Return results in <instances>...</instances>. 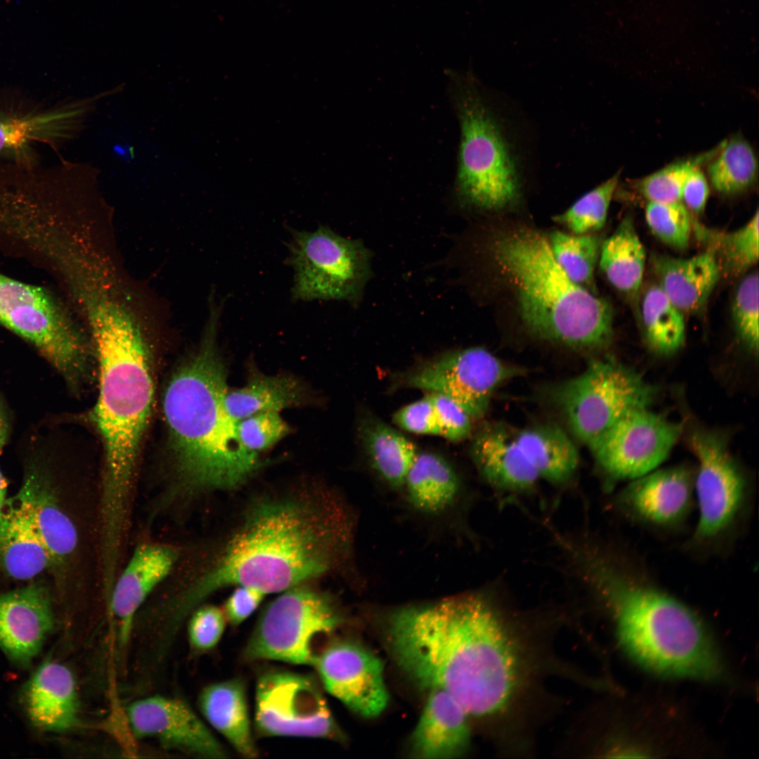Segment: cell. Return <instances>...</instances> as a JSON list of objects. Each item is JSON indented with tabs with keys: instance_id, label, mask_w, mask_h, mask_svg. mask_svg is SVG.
<instances>
[{
	"instance_id": "1",
	"label": "cell",
	"mask_w": 759,
	"mask_h": 759,
	"mask_svg": "<svg viewBox=\"0 0 759 759\" xmlns=\"http://www.w3.org/2000/svg\"><path fill=\"white\" fill-rule=\"evenodd\" d=\"M387 635L406 675L423 688L448 693L468 715L495 713L513 693L517 662L512 642L476 596L401 609L390 617Z\"/></svg>"
},
{
	"instance_id": "2",
	"label": "cell",
	"mask_w": 759,
	"mask_h": 759,
	"mask_svg": "<svg viewBox=\"0 0 759 759\" xmlns=\"http://www.w3.org/2000/svg\"><path fill=\"white\" fill-rule=\"evenodd\" d=\"M347 522L332 500L310 494L259 500L203 573L174 600L183 618L212 593L236 585L283 592L331 571L348 542Z\"/></svg>"
},
{
	"instance_id": "3",
	"label": "cell",
	"mask_w": 759,
	"mask_h": 759,
	"mask_svg": "<svg viewBox=\"0 0 759 759\" xmlns=\"http://www.w3.org/2000/svg\"><path fill=\"white\" fill-rule=\"evenodd\" d=\"M221 309L210 306L201 342L174 372L164 393L177 486L187 495L242 485L263 466L247 450L225 410L227 370L216 344Z\"/></svg>"
},
{
	"instance_id": "4",
	"label": "cell",
	"mask_w": 759,
	"mask_h": 759,
	"mask_svg": "<svg viewBox=\"0 0 759 759\" xmlns=\"http://www.w3.org/2000/svg\"><path fill=\"white\" fill-rule=\"evenodd\" d=\"M453 97L460 129L455 190L484 212L517 208L536 180L533 130L511 98L472 75L458 76Z\"/></svg>"
},
{
	"instance_id": "5",
	"label": "cell",
	"mask_w": 759,
	"mask_h": 759,
	"mask_svg": "<svg viewBox=\"0 0 759 759\" xmlns=\"http://www.w3.org/2000/svg\"><path fill=\"white\" fill-rule=\"evenodd\" d=\"M99 370L91 413L104 448L100 507L122 514L131 506L140 444L152 408L154 387L141 320L90 332Z\"/></svg>"
},
{
	"instance_id": "6",
	"label": "cell",
	"mask_w": 759,
	"mask_h": 759,
	"mask_svg": "<svg viewBox=\"0 0 759 759\" xmlns=\"http://www.w3.org/2000/svg\"><path fill=\"white\" fill-rule=\"evenodd\" d=\"M492 249L497 264L512 284L520 317L535 336L584 351L611 344V305L568 278L543 233L531 228H514L497 236Z\"/></svg>"
},
{
	"instance_id": "7",
	"label": "cell",
	"mask_w": 759,
	"mask_h": 759,
	"mask_svg": "<svg viewBox=\"0 0 759 759\" xmlns=\"http://www.w3.org/2000/svg\"><path fill=\"white\" fill-rule=\"evenodd\" d=\"M595 579L614 618L624 651L660 675L716 680L724 667L702 621L667 593L600 564Z\"/></svg>"
},
{
	"instance_id": "8",
	"label": "cell",
	"mask_w": 759,
	"mask_h": 759,
	"mask_svg": "<svg viewBox=\"0 0 759 759\" xmlns=\"http://www.w3.org/2000/svg\"><path fill=\"white\" fill-rule=\"evenodd\" d=\"M342 623L326 595L302 584L282 592L260 615L244 650L247 661L313 666L322 642Z\"/></svg>"
},
{
	"instance_id": "9",
	"label": "cell",
	"mask_w": 759,
	"mask_h": 759,
	"mask_svg": "<svg viewBox=\"0 0 759 759\" xmlns=\"http://www.w3.org/2000/svg\"><path fill=\"white\" fill-rule=\"evenodd\" d=\"M657 394L636 371L604 358L559 384L554 398L572 433L589 446L624 416L649 408Z\"/></svg>"
},
{
	"instance_id": "10",
	"label": "cell",
	"mask_w": 759,
	"mask_h": 759,
	"mask_svg": "<svg viewBox=\"0 0 759 759\" xmlns=\"http://www.w3.org/2000/svg\"><path fill=\"white\" fill-rule=\"evenodd\" d=\"M0 323L33 344L70 383L87 377L86 338L41 287L0 274Z\"/></svg>"
},
{
	"instance_id": "11",
	"label": "cell",
	"mask_w": 759,
	"mask_h": 759,
	"mask_svg": "<svg viewBox=\"0 0 759 759\" xmlns=\"http://www.w3.org/2000/svg\"><path fill=\"white\" fill-rule=\"evenodd\" d=\"M287 263L294 270L296 300L358 301L371 275L370 251L327 227L292 231Z\"/></svg>"
},
{
	"instance_id": "12",
	"label": "cell",
	"mask_w": 759,
	"mask_h": 759,
	"mask_svg": "<svg viewBox=\"0 0 759 759\" xmlns=\"http://www.w3.org/2000/svg\"><path fill=\"white\" fill-rule=\"evenodd\" d=\"M254 721L266 737L344 738L317 682L291 671L269 670L259 677Z\"/></svg>"
},
{
	"instance_id": "13",
	"label": "cell",
	"mask_w": 759,
	"mask_h": 759,
	"mask_svg": "<svg viewBox=\"0 0 759 759\" xmlns=\"http://www.w3.org/2000/svg\"><path fill=\"white\" fill-rule=\"evenodd\" d=\"M522 368L508 365L481 347L444 353L407 374L406 386L443 395L461 406L472 419L488 411L495 389L523 375Z\"/></svg>"
},
{
	"instance_id": "14",
	"label": "cell",
	"mask_w": 759,
	"mask_h": 759,
	"mask_svg": "<svg viewBox=\"0 0 759 759\" xmlns=\"http://www.w3.org/2000/svg\"><path fill=\"white\" fill-rule=\"evenodd\" d=\"M682 429L681 423L645 408L624 416L588 447L610 478L635 479L666 459Z\"/></svg>"
},
{
	"instance_id": "15",
	"label": "cell",
	"mask_w": 759,
	"mask_h": 759,
	"mask_svg": "<svg viewBox=\"0 0 759 759\" xmlns=\"http://www.w3.org/2000/svg\"><path fill=\"white\" fill-rule=\"evenodd\" d=\"M689 439L699 463L695 484L699 518L695 535L706 540L722 532L734 519L744 501L746 483L720 433L697 428Z\"/></svg>"
},
{
	"instance_id": "16",
	"label": "cell",
	"mask_w": 759,
	"mask_h": 759,
	"mask_svg": "<svg viewBox=\"0 0 759 759\" xmlns=\"http://www.w3.org/2000/svg\"><path fill=\"white\" fill-rule=\"evenodd\" d=\"M313 666L325 690L352 712L372 718L386 708L383 663L364 647L351 641L330 642Z\"/></svg>"
},
{
	"instance_id": "17",
	"label": "cell",
	"mask_w": 759,
	"mask_h": 759,
	"mask_svg": "<svg viewBox=\"0 0 759 759\" xmlns=\"http://www.w3.org/2000/svg\"><path fill=\"white\" fill-rule=\"evenodd\" d=\"M112 94V89L43 112L12 114L0 111V155L23 164L33 163L34 148L37 145H57L76 137L98 100Z\"/></svg>"
},
{
	"instance_id": "18",
	"label": "cell",
	"mask_w": 759,
	"mask_h": 759,
	"mask_svg": "<svg viewBox=\"0 0 759 759\" xmlns=\"http://www.w3.org/2000/svg\"><path fill=\"white\" fill-rule=\"evenodd\" d=\"M133 733L151 737L164 745L196 756L224 758L227 751L193 710L181 699L151 696L126 708Z\"/></svg>"
},
{
	"instance_id": "19",
	"label": "cell",
	"mask_w": 759,
	"mask_h": 759,
	"mask_svg": "<svg viewBox=\"0 0 759 759\" xmlns=\"http://www.w3.org/2000/svg\"><path fill=\"white\" fill-rule=\"evenodd\" d=\"M53 623L44 586L32 584L0 595V647L11 659L26 663L35 657Z\"/></svg>"
},
{
	"instance_id": "20",
	"label": "cell",
	"mask_w": 759,
	"mask_h": 759,
	"mask_svg": "<svg viewBox=\"0 0 759 759\" xmlns=\"http://www.w3.org/2000/svg\"><path fill=\"white\" fill-rule=\"evenodd\" d=\"M179 557L174 546L145 543L134 550L115 581L108 609L117 621L119 637L127 641L135 616L150 592L171 572Z\"/></svg>"
},
{
	"instance_id": "21",
	"label": "cell",
	"mask_w": 759,
	"mask_h": 759,
	"mask_svg": "<svg viewBox=\"0 0 759 759\" xmlns=\"http://www.w3.org/2000/svg\"><path fill=\"white\" fill-rule=\"evenodd\" d=\"M15 496L48 552L51 567L65 566L77 547V532L44 473L30 470Z\"/></svg>"
},
{
	"instance_id": "22",
	"label": "cell",
	"mask_w": 759,
	"mask_h": 759,
	"mask_svg": "<svg viewBox=\"0 0 759 759\" xmlns=\"http://www.w3.org/2000/svg\"><path fill=\"white\" fill-rule=\"evenodd\" d=\"M692 491V476L686 468L654 469L634 479L621 499L637 517L654 524L669 525L689 511Z\"/></svg>"
},
{
	"instance_id": "23",
	"label": "cell",
	"mask_w": 759,
	"mask_h": 759,
	"mask_svg": "<svg viewBox=\"0 0 759 759\" xmlns=\"http://www.w3.org/2000/svg\"><path fill=\"white\" fill-rule=\"evenodd\" d=\"M429 692L410 737L411 753L428 759L457 757L469 741V715L448 693L440 689Z\"/></svg>"
},
{
	"instance_id": "24",
	"label": "cell",
	"mask_w": 759,
	"mask_h": 759,
	"mask_svg": "<svg viewBox=\"0 0 759 759\" xmlns=\"http://www.w3.org/2000/svg\"><path fill=\"white\" fill-rule=\"evenodd\" d=\"M470 452L480 474L496 488L524 491L539 478L513 433L500 425H489L477 432Z\"/></svg>"
},
{
	"instance_id": "25",
	"label": "cell",
	"mask_w": 759,
	"mask_h": 759,
	"mask_svg": "<svg viewBox=\"0 0 759 759\" xmlns=\"http://www.w3.org/2000/svg\"><path fill=\"white\" fill-rule=\"evenodd\" d=\"M27 714L33 724L48 731H64L77 720L75 680L65 665L44 661L30 679L25 692Z\"/></svg>"
},
{
	"instance_id": "26",
	"label": "cell",
	"mask_w": 759,
	"mask_h": 759,
	"mask_svg": "<svg viewBox=\"0 0 759 759\" xmlns=\"http://www.w3.org/2000/svg\"><path fill=\"white\" fill-rule=\"evenodd\" d=\"M652 269L658 285L682 313L699 311L706 304L720 271L708 251L690 258L654 255Z\"/></svg>"
},
{
	"instance_id": "27",
	"label": "cell",
	"mask_w": 759,
	"mask_h": 759,
	"mask_svg": "<svg viewBox=\"0 0 759 759\" xmlns=\"http://www.w3.org/2000/svg\"><path fill=\"white\" fill-rule=\"evenodd\" d=\"M51 567L45 547L19 500L6 499L0 510V569L16 580H30Z\"/></svg>"
},
{
	"instance_id": "28",
	"label": "cell",
	"mask_w": 759,
	"mask_h": 759,
	"mask_svg": "<svg viewBox=\"0 0 759 759\" xmlns=\"http://www.w3.org/2000/svg\"><path fill=\"white\" fill-rule=\"evenodd\" d=\"M199 706L209 723L242 755L258 754L252 734L246 689L239 678L217 682L205 687Z\"/></svg>"
},
{
	"instance_id": "29",
	"label": "cell",
	"mask_w": 759,
	"mask_h": 759,
	"mask_svg": "<svg viewBox=\"0 0 759 759\" xmlns=\"http://www.w3.org/2000/svg\"><path fill=\"white\" fill-rule=\"evenodd\" d=\"M312 400L309 389L296 377L254 372L243 387L228 388L223 403L229 417L237 422L261 412L309 405Z\"/></svg>"
},
{
	"instance_id": "30",
	"label": "cell",
	"mask_w": 759,
	"mask_h": 759,
	"mask_svg": "<svg viewBox=\"0 0 759 759\" xmlns=\"http://www.w3.org/2000/svg\"><path fill=\"white\" fill-rule=\"evenodd\" d=\"M512 433L539 477L559 484L570 479L576 470L577 448L559 426L542 424Z\"/></svg>"
},
{
	"instance_id": "31",
	"label": "cell",
	"mask_w": 759,
	"mask_h": 759,
	"mask_svg": "<svg viewBox=\"0 0 759 759\" xmlns=\"http://www.w3.org/2000/svg\"><path fill=\"white\" fill-rule=\"evenodd\" d=\"M360 435L372 467L390 486L404 485L418 454L415 445L397 429L375 417L361 423Z\"/></svg>"
},
{
	"instance_id": "32",
	"label": "cell",
	"mask_w": 759,
	"mask_h": 759,
	"mask_svg": "<svg viewBox=\"0 0 759 759\" xmlns=\"http://www.w3.org/2000/svg\"><path fill=\"white\" fill-rule=\"evenodd\" d=\"M645 259L644 248L633 221L627 216L602 243L599 267L616 289L635 295L642 285Z\"/></svg>"
},
{
	"instance_id": "33",
	"label": "cell",
	"mask_w": 759,
	"mask_h": 759,
	"mask_svg": "<svg viewBox=\"0 0 759 759\" xmlns=\"http://www.w3.org/2000/svg\"><path fill=\"white\" fill-rule=\"evenodd\" d=\"M404 484L409 500L416 509L434 514L451 505L459 484L455 472L443 458L432 453H418Z\"/></svg>"
},
{
	"instance_id": "34",
	"label": "cell",
	"mask_w": 759,
	"mask_h": 759,
	"mask_svg": "<svg viewBox=\"0 0 759 759\" xmlns=\"http://www.w3.org/2000/svg\"><path fill=\"white\" fill-rule=\"evenodd\" d=\"M759 213L756 210L751 220L732 232H723L706 227L692 215V230L706 251L715 257L720 272L738 276L755 265L759 256Z\"/></svg>"
},
{
	"instance_id": "35",
	"label": "cell",
	"mask_w": 759,
	"mask_h": 759,
	"mask_svg": "<svg viewBox=\"0 0 759 759\" xmlns=\"http://www.w3.org/2000/svg\"><path fill=\"white\" fill-rule=\"evenodd\" d=\"M642 325L647 346L654 353L666 356L685 344V323L682 313L660 286L652 285L644 292L642 301Z\"/></svg>"
},
{
	"instance_id": "36",
	"label": "cell",
	"mask_w": 759,
	"mask_h": 759,
	"mask_svg": "<svg viewBox=\"0 0 759 759\" xmlns=\"http://www.w3.org/2000/svg\"><path fill=\"white\" fill-rule=\"evenodd\" d=\"M547 240L555 261L568 278L590 290L602 243L599 238L590 233L576 235L556 231Z\"/></svg>"
},
{
	"instance_id": "37",
	"label": "cell",
	"mask_w": 759,
	"mask_h": 759,
	"mask_svg": "<svg viewBox=\"0 0 759 759\" xmlns=\"http://www.w3.org/2000/svg\"><path fill=\"white\" fill-rule=\"evenodd\" d=\"M721 146L708 170L713 186L726 195L746 190L753 184L758 174V162L751 146L741 137H734Z\"/></svg>"
},
{
	"instance_id": "38",
	"label": "cell",
	"mask_w": 759,
	"mask_h": 759,
	"mask_svg": "<svg viewBox=\"0 0 759 759\" xmlns=\"http://www.w3.org/2000/svg\"><path fill=\"white\" fill-rule=\"evenodd\" d=\"M620 172L588 191L553 220L573 234L581 235L601 229L605 224L609 208L617 188Z\"/></svg>"
},
{
	"instance_id": "39",
	"label": "cell",
	"mask_w": 759,
	"mask_h": 759,
	"mask_svg": "<svg viewBox=\"0 0 759 759\" xmlns=\"http://www.w3.org/2000/svg\"><path fill=\"white\" fill-rule=\"evenodd\" d=\"M645 217L651 232L663 242L679 250L688 247L692 215L681 202H649Z\"/></svg>"
},
{
	"instance_id": "40",
	"label": "cell",
	"mask_w": 759,
	"mask_h": 759,
	"mask_svg": "<svg viewBox=\"0 0 759 759\" xmlns=\"http://www.w3.org/2000/svg\"><path fill=\"white\" fill-rule=\"evenodd\" d=\"M759 279L757 272L740 282L732 302V318L737 334L743 344L757 355L759 343Z\"/></svg>"
},
{
	"instance_id": "41",
	"label": "cell",
	"mask_w": 759,
	"mask_h": 759,
	"mask_svg": "<svg viewBox=\"0 0 759 759\" xmlns=\"http://www.w3.org/2000/svg\"><path fill=\"white\" fill-rule=\"evenodd\" d=\"M708 157L702 155L670 164L640 180L637 190L649 202H680L683 186L689 174Z\"/></svg>"
},
{
	"instance_id": "42",
	"label": "cell",
	"mask_w": 759,
	"mask_h": 759,
	"mask_svg": "<svg viewBox=\"0 0 759 759\" xmlns=\"http://www.w3.org/2000/svg\"><path fill=\"white\" fill-rule=\"evenodd\" d=\"M238 438L250 452L260 455L287 436L291 427L278 411L256 413L236 422Z\"/></svg>"
},
{
	"instance_id": "43",
	"label": "cell",
	"mask_w": 759,
	"mask_h": 759,
	"mask_svg": "<svg viewBox=\"0 0 759 759\" xmlns=\"http://www.w3.org/2000/svg\"><path fill=\"white\" fill-rule=\"evenodd\" d=\"M223 610L214 605L197 606L192 611L188 625V640L192 648L205 652L215 647L226 627Z\"/></svg>"
},
{
	"instance_id": "44",
	"label": "cell",
	"mask_w": 759,
	"mask_h": 759,
	"mask_svg": "<svg viewBox=\"0 0 759 759\" xmlns=\"http://www.w3.org/2000/svg\"><path fill=\"white\" fill-rule=\"evenodd\" d=\"M436 413L440 436L458 442L467 439L472 431V418L452 399L436 393L429 394Z\"/></svg>"
},
{
	"instance_id": "45",
	"label": "cell",
	"mask_w": 759,
	"mask_h": 759,
	"mask_svg": "<svg viewBox=\"0 0 759 759\" xmlns=\"http://www.w3.org/2000/svg\"><path fill=\"white\" fill-rule=\"evenodd\" d=\"M394 422L408 432L417 434L440 435V429L429 395L396 411Z\"/></svg>"
},
{
	"instance_id": "46",
	"label": "cell",
	"mask_w": 759,
	"mask_h": 759,
	"mask_svg": "<svg viewBox=\"0 0 759 759\" xmlns=\"http://www.w3.org/2000/svg\"><path fill=\"white\" fill-rule=\"evenodd\" d=\"M264 596V593L252 588L238 586L224 604L223 611L226 621L232 625H240L257 609Z\"/></svg>"
},
{
	"instance_id": "47",
	"label": "cell",
	"mask_w": 759,
	"mask_h": 759,
	"mask_svg": "<svg viewBox=\"0 0 759 759\" xmlns=\"http://www.w3.org/2000/svg\"><path fill=\"white\" fill-rule=\"evenodd\" d=\"M708 195L706 178L699 167H696L689 174L684 184L682 200L689 210L697 214L704 210Z\"/></svg>"
},
{
	"instance_id": "48",
	"label": "cell",
	"mask_w": 759,
	"mask_h": 759,
	"mask_svg": "<svg viewBox=\"0 0 759 759\" xmlns=\"http://www.w3.org/2000/svg\"><path fill=\"white\" fill-rule=\"evenodd\" d=\"M6 500V482L0 471V510Z\"/></svg>"
},
{
	"instance_id": "49",
	"label": "cell",
	"mask_w": 759,
	"mask_h": 759,
	"mask_svg": "<svg viewBox=\"0 0 759 759\" xmlns=\"http://www.w3.org/2000/svg\"><path fill=\"white\" fill-rule=\"evenodd\" d=\"M7 437V427L0 412V450L6 443Z\"/></svg>"
}]
</instances>
